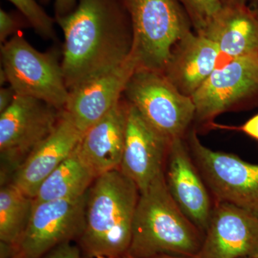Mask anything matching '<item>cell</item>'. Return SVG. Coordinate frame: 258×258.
<instances>
[{
  "label": "cell",
  "instance_id": "obj_20",
  "mask_svg": "<svg viewBox=\"0 0 258 258\" xmlns=\"http://www.w3.org/2000/svg\"><path fill=\"white\" fill-rule=\"evenodd\" d=\"M33 199L12 181L0 190V241L18 246L28 227Z\"/></svg>",
  "mask_w": 258,
  "mask_h": 258
},
{
  "label": "cell",
  "instance_id": "obj_23",
  "mask_svg": "<svg viewBox=\"0 0 258 258\" xmlns=\"http://www.w3.org/2000/svg\"><path fill=\"white\" fill-rule=\"evenodd\" d=\"M29 25L28 22L23 21L20 16L8 13L5 10H0V42L1 45L8 41V37L14 36L18 33L20 29Z\"/></svg>",
  "mask_w": 258,
  "mask_h": 258
},
{
  "label": "cell",
  "instance_id": "obj_10",
  "mask_svg": "<svg viewBox=\"0 0 258 258\" xmlns=\"http://www.w3.org/2000/svg\"><path fill=\"white\" fill-rule=\"evenodd\" d=\"M88 192V191H87ZM87 193L81 198L34 203L19 244L25 258H39L54 247L77 241L84 228Z\"/></svg>",
  "mask_w": 258,
  "mask_h": 258
},
{
  "label": "cell",
  "instance_id": "obj_11",
  "mask_svg": "<svg viewBox=\"0 0 258 258\" xmlns=\"http://www.w3.org/2000/svg\"><path fill=\"white\" fill-rule=\"evenodd\" d=\"M244 257L258 258V217L216 202L203 246L194 258Z\"/></svg>",
  "mask_w": 258,
  "mask_h": 258
},
{
  "label": "cell",
  "instance_id": "obj_9",
  "mask_svg": "<svg viewBox=\"0 0 258 258\" xmlns=\"http://www.w3.org/2000/svg\"><path fill=\"white\" fill-rule=\"evenodd\" d=\"M191 98L195 120L201 123H210L234 107L258 106V53L217 68Z\"/></svg>",
  "mask_w": 258,
  "mask_h": 258
},
{
  "label": "cell",
  "instance_id": "obj_12",
  "mask_svg": "<svg viewBox=\"0 0 258 258\" xmlns=\"http://www.w3.org/2000/svg\"><path fill=\"white\" fill-rule=\"evenodd\" d=\"M171 142L128 103L124 149L119 169L135 183L140 193L164 171Z\"/></svg>",
  "mask_w": 258,
  "mask_h": 258
},
{
  "label": "cell",
  "instance_id": "obj_18",
  "mask_svg": "<svg viewBox=\"0 0 258 258\" xmlns=\"http://www.w3.org/2000/svg\"><path fill=\"white\" fill-rule=\"evenodd\" d=\"M199 34L231 59L258 53V18L249 5L222 6Z\"/></svg>",
  "mask_w": 258,
  "mask_h": 258
},
{
  "label": "cell",
  "instance_id": "obj_19",
  "mask_svg": "<svg viewBox=\"0 0 258 258\" xmlns=\"http://www.w3.org/2000/svg\"><path fill=\"white\" fill-rule=\"evenodd\" d=\"M96 179L77 150L47 176L37 190L34 203L81 198Z\"/></svg>",
  "mask_w": 258,
  "mask_h": 258
},
{
  "label": "cell",
  "instance_id": "obj_13",
  "mask_svg": "<svg viewBox=\"0 0 258 258\" xmlns=\"http://www.w3.org/2000/svg\"><path fill=\"white\" fill-rule=\"evenodd\" d=\"M166 164L164 174L171 198L190 221L205 234L215 204L183 139L171 141Z\"/></svg>",
  "mask_w": 258,
  "mask_h": 258
},
{
  "label": "cell",
  "instance_id": "obj_2",
  "mask_svg": "<svg viewBox=\"0 0 258 258\" xmlns=\"http://www.w3.org/2000/svg\"><path fill=\"white\" fill-rule=\"evenodd\" d=\"M140 191L120 169L98 176L87 192L84 228L78 246L81 258L128 254Z\"/></svg>",
  "mask_w": 258,
  "mask_h": 258
},
{
  "label": "cell",
  "instance_id": "obj_1",
  "mask_svg": "<svg viewBox=\"0 0 258 258\" xmlns=\"http://www.w3.org/2000/svg\"><path fill=\"white\" fill-rule=\"evenodd\" d=\"M63 32L61 64L69 91L132 57V25L124 0H79L55 18Z\"/></svg>",
  "mask_w": 258,
  "mask_h": 258
},
{
  "label": "cell",
  "instance_id": "obj_22",
  "mask_svg": "<svg viewBox=\"0 0 258 258\" xmlns=\"http://www.w3.org/2000/svg\"><path fill=\"white\" fill-rule=\"evenodd\" d=\"M187 13L197 33H200L210 20L222 9L220 0H179Z\"/></svg>",
  "mask_w": 258,
  "mask_h": 258
},
{
  "label": "cell",
  "instance_id": "obj_35",
  "mask_svg": "<svg viewBox=\"0 0 258 258\" xmlns=\"http://www.w3.org/2000/svg\"><path fill=\"white\" fill-rule=\"evenodd\" d=\"M244 258H252V257H244Z\"/></svg>",
  "mask_w": 258,
  "mask_h": 258
},
{
  "label": "cell",
  "instance_id": "obj_34",
  "mask_svg": "<svg viewBox=\"0 0 258 258\" xmlns=\"http://www.w3.org/2000/svg\"><path fill=\"white\" fill-rule=\"evenodd\" d=\"M254 13H255L256 15H257V17L258 18V8L257 9L254 10Z\"/></svg>",
  "mask_w": 258,
  "mask_h": 258
},
{
  "label": "cell",
  "instance_id": "obj_30",
  "mask_svg": "<svg viewBox=\"0 0 258 258\" xmlns=\"http://www.w3.org/2000/svg\"><path fill=\"white\" fill-rule=\"evenodd\" d=\"M249 7L252 10H256L258 8V0H249Z\"/></svg>",
  "mask_w": 258,
  "mask_h": 258
},
{
  "label": "cell",
  "instance_id": "obj_26",
  "mask_svg": "<svg viewBox=\"0 0 258 258\" xmlns=\"http://www.w3.org/2000/svg\"><path fill=\"white\" fill-rule=\"evenodd\" d=\"M240 131L250 138L258 141V113L249 118L245 123L238 127H234L232 129Z\"/></svg>",
  "mask_w": 258,
  "mask_h": 258
},
{
  "label": "cell",
  "instance_id": "obj_6",
  "mask_svg": "<svg viewBox=\"0 0 258 258\" xmlns=\"http://www.w3.org/2000/svg\"><path fill=\"white\" fill-rule=\"evenodd\" d=\"M123 95L148 123L171 141L183 139L195 119L192 98L180 92L164 73L137 69Z\"/></svg>",
  "mask_w": 258,
  "mask_h": 258
},
{
  "label": "cell",
  "instance_id": "obj_31",
  "mask_svg": "<svg viewBox=\"0 0 258 258\" xmlns=\"http://www.w3.org/2000/svg\"><path fill=\"white\" fill-rule=\"evenodd\" d=\"M123 258H136L130 257V256H125ZM147 258H184V257H174V256H169V255H157L154 256V257H147Z\"/></svg>",
  "mask_w": 258,
  "mask_h": 258
},
{
  "label": "cell",
  "instance_id": "obj_7",
  "mask_svg": "<svg viewBox=\"0 0 258 258\" xmlns=\"http://www.w3.org/2000/svg\"><path fill=\"white\" fill-rule=\"evenodd\" d=\"M194 162L216 202L235 205L258 217V164L204 145L196 131L188 136Z\"/></svg>",
  "mask_w": 258,
  "mask_h": 258
},
{
  "label": "cell",
  "instance_id": "obj_4",
  "mask_svg": "<svg viewBox=\"0 0 258 258\" xmlns=\"http://www.w3.org/2000/svg\"><path fill=\"white\" fill-rule=\"evenodd\" d=\"M132 25V55L137 69L164 73L173 48L191 31L179 0H124Z\"/></svg>",
  "mask_w": 258,
  "mask_h": 258
},
{
  "label": "cell",
  "instance_id": "obj_14",
  "mask_svg": "<svg viewBox=\"0 0 258 258\" xmlns=\"http://www.w3.org/2000/svg\"><path fill=\"white\" fill-rule=\"evenodd\" d=\"M137 69L133 57L70 91L64 111L81 133L101 119L121 100L125 86Z\"/></svg>",
  "mask_w": 258,
  "mask_h": 258
},
{
  "label": "cell",
  "instance_id": "obj_15",
  "mask_svg": "<svg viewBox=\"0 0 258 258\" xmlns=\"http://www.w3.org/2000/svg\"><path fill=\"white\" fill-rule=\"evenodd\" d=\"M82 136L62 110L52 133L19 165L12 182L33 199L47 176L74 152Z\"/></svg>",
  "mask_w": 258,
  "mask_h": 258
},
{
  "label": "cell",
  "instance_id": "obj_29",
  "mask_svg": "<svg viewBox=\"0 0 258 258\" xmlns=\"http://www.w3.org/2000/svg\"><path fill=\"white\" fill-rule=\"evenodd\" d=\"M5 83H8V78H7L4 70L1 68L0 69V85L2 87L4 86Z\"/></svg>",
  "mask_w": 258,
  "mask_h": 258
},
{
  "label": "cell",
  "instance_id": "obj_27",
  "mask_svg": "<svg viewBox=\"0 0 258 258\" xmlns=\"http://www.w3.org/2000/svg\"><path fill=\"white\" fill-rule=\"evenodd\" d=\"M15 96L16 93L11 86L0 89V113L9 108L14 101Z\"/></svg>",
  "mask_w": 258,
  "mask_h": 258
},
{
  "label": "cell",
  "instance_id": "obj_32",
  "mask_svg": "<svg viewBox=\"0 0 258 258\" xmlns=\"http://www.w3.org/2000/svg\"><path fill=\"white\" fill-rule=\"evenodd\" d=\"M12 258H25L24 257L23 254L21 253V252H19L16 254H15Z\"/></svg>",
  "mask_w": 258,
  "mask_h": 258
},
{
  "label": "cell",
  "instance_id": "obj_33",
  "mask_svg": "<svg viewBox=\"0 0 258 258\" xmlns=\"http://www.w3.org/2000/svg\"><path fill=\"white\" fill-rule=\"evenodd\" d=\"M94 258H111V257H106V256L100 255V256H97V257H94Z\"/></svg>",
  "mask_w": 258,
  "mask_h": 258
},
{
  "label": "cell",
  "instance_id": "obj_28",
  "mask_svg": "<svg viewBox=\"0 0 258 258\" xmlns=\"http://www.w3.org/2000/svg\"><path fill=\"white\" fill-rule=\"evenodd\" d=\"M223 6L231 5H247L249 0H220Z\"/></svg>",
  "mask_w": 258,
  "mask_h": 258
},
{
  "label": "cell",
  "instance_id": "obj_5",
  "mask_svg": "<svg viewBox=\"0 0 258 258\" xmlns=\"http://www.w3.org/2000/svg\"><path fill=\"white\" fill-rule=\"evenodd\" d=\"M57 48L40 52L20 33L1 45L2 69L17 95L37 98L62 111L70 91Z\"/></svg>",
  "mask_w": 258,
  "mask_h": 258
},
{
  "label": "cell",
  "instance_id": "obj_24",
  "mask_svg": "<svg viewBox=\"0 0 258 258\" xmlns=\"http://www.w3.org/2000/svg\"><path fill=\"white\" fill-rule=\"evenodd\" d=\"M39 258H81L79 246L71 242H66L47 252Z\"/></svg>",
  "mask_w": 258,
  "mask_h": 258
},
{
  "label": "cell",
  "instance_id": "obj_21",
  "mask_svg": "<svg viewBox=\"0 0 258 258\" xmlns=\"http://www.w3.org/2000/svg\"><path fill=\"white\" fill-rule=\"evenodd\" d=\"M16 7L20 15L34 29L37 35L45 40H54L56 32L54 23L55 19L51 18L35 0H8Z\"/></svg>",
  "mask_w": 258,
  "mask_h": 258
},
{
  "label": "cell",
  "instance_id": "obj_16",
  "mask_svg": "<svg viewBox=\"0 0 258 258\" xmlns=\"http://www.w3.org/2000/svg\"><path fill=\"white\" fill-rule=\"evenodd\" d=\"M128 113V103L121 99L109 113L83 134L77 150L96 178L119 169Z\"/></svg>",
  "mask_w": 258,
  "mask_h": 258
},
{
  "label": "cell",
  "instance_id": "obj_8",
  "mask_svg": "<svg viewBox=\"0 0 258 258\" xmlns=\"http://www.w3.org/2000/svg\"><path fill=\"white\" fill-rule=\"evenodd\" d=\"M62 111L37 98L17 95L0 113V152L4 169L15 172L55 128Z\"/></svg>",
  "mask_w": 258,
  "mask_h": 258
},
{
  "label": "cell",
  "instance_id": "obj_25",
  "mask_svg": "<svg viewBox=\"0 0 258 258\" xmlns=\"http://www.w3.org/2000/svg\"><path fill=\"white\" fill-rule=\"evenodd\" d=\"M50 0H40L42 3L46 4ZM77 0H54V8H55V18H62L72 13L76 6Z\"/></svg>",
  "mask_w": 258,
  "mask_h": 258
},
{
  "label": "cell",
  "instance_id": "obj_3",
  "mask_svg": "<svg viewBox=\"0 0 258 258\" xmlns=\"http://www.w3.org/2000/svg\"><path fill=\"white\" fill-rule=\"evenodd\" d=\"M205 234L181 212L166 186L164 171L140 193L126 256L194 258Z\"/></svg>",
  "mask_w": 258,
  "mask_h": 258
},
{
  "label": "cell",
  "instance_id": "obj_17",
  "mask_svg": "<svg viewBox=\"0 0 258 258\" xmlns=\"http://www.w3.org/2000/svg\"><path fill=\"white\" fill-rule=\"evenodd\" d=\"M220 54L215 42L189 32L173 48L164 74L180 92L191 97L217 69Z\"/></svg>",
  "mask_w": 258,
  "mask_h": 258
}]
</instances>
